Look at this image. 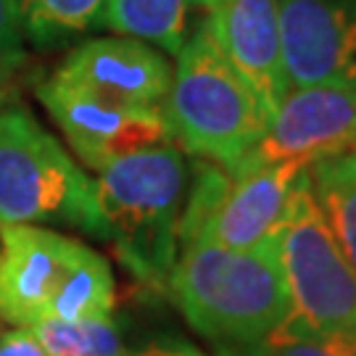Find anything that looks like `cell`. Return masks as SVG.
Returning a JSON list of instances; mask_svg holds the SVG:
<instances>
[{"mask_svg": "<svg viewBox=\"0 0 356 356\" xmlns=\"http://www.w3.org/2000/svg\"><path fill=\"white\" fill-rule=\"evenodd\" d=\"M169 291L219 356H248L280 327L288 306L277 238L248 251L185 243Z\"/></svg>", "mask_w": 356, "mask_h": 356, "instance_id": "1", "label": "cell"}, {"mask_svg": "<svg viewBox=\"0 0 356 356\" xmlns=\"http://www.w3.org/2000/svg\"><path fill=\"white\" fill-rule=\"evenodd\" d=\"M92 182L103 241H111L135 280L169 288L188 198L185 153L175 143L145 148L103 166Z\"/></svg>", "mask_w": 356, "mask_h": 356, "instance_id": "2", "label": "cell"}, {"mask_svg": "<svg viewBox=\"0 0 356 356\" xmlns=\"http://www.w3.org/2000/svg\"><path fill=\"white\" fill-rule=\"evenodd\" d=\"M161 111L179 151L225 172L254 151L272 119L222 53L209 22L177 53Z\"/></svg>", "mask_w": 356, "mask_h": 356, "instance_id": "3", "label": "cell"}, {"mask_svg": "<svg viewBox=\"0 0 356 356\" xmlns=\"http://www.w3.org/2000/svg\"><path fill=\"white\" fill-rule=\"evenodd\" d=\"M111 312L114 275L98 251L42 225L0 227V314L13 327Z\"/></svg>", "mask_w": 356, "mask_h": 356, "instance_id": "4", "label": "cell"}, {"mask_svg": "<svg viewBox=\"0 0 356 356\" xmlns=\"http://www.w3.org/2000/svg\"><path fill=\"white\" fill-rule=\"evenodd\" d=\"M277 248L288 306L269 338L356 346V275L325 222L309 169L293 191Z\"/></svg>", "mask_w": 356, "mask_h": 356, "instance_id": "5", "label": "cell"}, {"mask_svg": "<svg viewBox=\"0 0 356 356\" xmlns=\"http://www.w3.org/2000/svg\"><path fill=\"white\" fill-rule=\"evenodd\" d=\"M61 222L103 238L95 182L22 103L0 106V227Z\"/></svg>", "mask_w": 356, "mask_h": 356, "instance_id": "6", "label": "cell"}, {"mask_svg": "<svg viewBox=\"0 0 356 356\" xmlns=\"http://www.w3.org/2000/svg\"><path fill=\"white\" fill-rule=\"evenodd\" d=\"M309 166L306 161H277L229 175L209 161H198L179 219V245L211 243L229 251H248L275 241L293 191Z\"/></svg>", "mask_w": 356, "mask_h": 356, "instance_id": "7", "label": "cell"}, {"mask_svg": "<svg viewBox=\"0 0 356 356\" xmlns=\"http://www.w3.org/2000/svg\"><path fill=\"white\" fill-rule=\"evenodd\" d=\"M38 98L61 127L74 156L92 172L124 156L172 143L161 108L111 101L58 76L40 85Z\"/></svg>", "mask_w": 356, "mask_h": 356, "instance_id": "8", "label": "cell"}, {"mask_svg": "<svg viewBox=\"0 0 356 356\" xmlns=\"http://www.w3.org/2000/svg\"><path fill=\"white\" fill-rule=\"evenodd\" d=\"M343 151H356V88L291 90L269 119L264 138L229 175L277 161L314 164Z\"/></svg>", "mask_w": 356, "mask_h": 356, "instance_id": "9", "label": "cell"}, {"mask_svg": "<svg viewBox=\"0 0 356 356\" xmlns=\"http://www.w3.org/2000/svg\"><path fill=\"white\" fill-rule=\"evenodd\" d=\"M288 92L356 88V0H280Z\"/></svg>", "mask_w": 356, "mask_h": 356, "instance_id": "10", "label": "cell"}, {"mask_svg": "<svg viewBox=\"0 0 356 356\" xmlns=\"http://www.w3.org/2000/svg\"><path fill=\"white\" fill-rule=\"evenodd\" d=\"M209 26L227 61L272 116L288 95L280 0H216Z\"/></svg>", "mask_w": 356, "mask_h": 356, "instance_id": "11", "label": "cell"}, {"mask_svg": "<svg viewBox=\"0 0 356 356\" xmlns=\"http://www.w3.org/2000/svg\"><path fill=\"white\" fill-rule=\"evenodd\" d=\"M172 64L135 38H98L66 56L53 76L129 106L161 108L172 85Z\"/></svg>", "mask_w": 356, "mask_h": 356, "instance_id": "12", "label": "cell"}, {"mask_svg": "<svg viewBox=\"0 0 356 356\" xmlns=\"http://www.w3.org/2000/svg\"><path fill=\"white\" fill-rule=\"evenodd\" d=\"M198 0H106L101 24L119 38L151 42L177 56L188 40V16Z\"/></svg>", "mask_w": 356, "mask_h": 356, "instance_id": "13", "label": "cell"}, {"mask_svg": "<svg viewBox=\"0 0 356 356\" xmlns=\"http://www.w3.org/2000/svg\"><path fill=\"white\" fill-rule=\"evenodd\" d=\"M309 179L332 238L356 275V151L314 161L309 166Z\"/></svg>", "mask_w": 356, "mask_h": 356, "instance_id": "14", "label": "cell"}, {"mask_svg": "<svg viewBox=\"0 0 356 356\" xmlns=\"http://www.w3.org/2000/svg\"><path fill=\"white\" fill-rule=\"evenodd\" d=\"M29 330L48 356H124L111 317L42 319Z\"/></svg>", "mask_w": 356, "mask_h": 356, "instance_id": "15", "label": "cell"}, {"mask_svg": "<svg viewBox=\"0 0 356 356\" xmlns=\"http://www.w3.org/2000/svg\"><path fill=\"white\" fill-rule=\"evenodd\" d=\"M106 0H19L22 29L32 42L53 45L101 24Z\"/></svg>", "mask_w": 356, "mask_h": 356, "instance_id": "16", "label": "cell"}, {"mask_svg": "<svg viewBox=\"0 0 356 356\" xmlns=\"http://www.w3.org/2000/svg\"><path fill=\"white\" fill-rule=\"evenodd\" d=\"M24 58L19 0H0V76H11Z\"/></svg>", "mask_w": 356, "mask_h": 356, "instance_id": "17", "label": "cell"}, {"mask_svg": "<svg viewBox=\"0 0 356 356\" xmlns=\"http://www.w3.org/2000/svg\"><path fill=\"white\" fill-rule=\"evenodd\" d=\"M248 356H356V346L332 341H275L267 338Z\"/></svg>", "mask_w": 356, "mask_h": 356, "instance_id": "18", "label": "cell"}, {"mask_svg": "<svg viewBox=\"0 0 356 356\" xmlns=\"http://www.w3.org/2000/svg\"><path fill=\"white\" fill-rule=\"evenodd\" d=\"M0 356H48L29 327H11L0 338Z\"/></svg>", "mask_w": 356, "mask_h": 356, "instance_id": "19", "label": "cell"}, {"mask_svg": "<svg viewBox=\"0 0 356 356\" xmlns=\"http://www.w3.org/2000/svg\"><path fill=\"white\" fill-rule=\"evenodd\" d=\"M135 356H206V354L198 351L195 346L182 343V341H159V343L145 346Z\"/></svg>", "mask_w": 356, "mask_h": 356, "instance_id": "20", "label": "cell"}, {"mask_svg": "<svg viewBox=\"0 0 356 356\" xmlns=\"http://www.w3.org/2000/svg\"><path fill=\"white\" fill-rule=\"evenodd\" d=\"M11 82H8V76H0V106L3 103H8V101H13L11 98Z\"/></svg>", "mask_w": 356, "mask_h": 356, "instance_id": "21", "label": "cell"}]
</instances>
